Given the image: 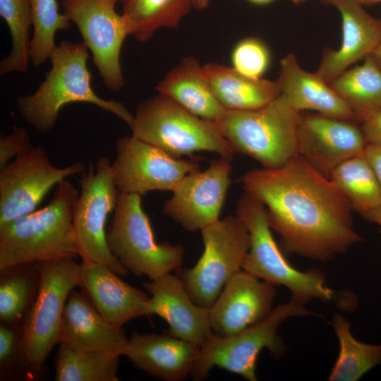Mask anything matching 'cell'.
Segmentation results:
<instances>
[{
    "label": "cell",
    "mask_w": 381,
    "mask_h": 381,
    "mask_svg": "<svg viewBox=\"0 0 381 381\" xmlns=\"http://www.w3.org/2000/svg\"><path fill=\"white\" fill-rule=\"evenodd\" d=\"M32 147L27 130L15 126L8 135L0 139V169L6 166L11 159Z\"/></svg>",
    "instance_id": "cell-36"
},
{
    "label": "cell",
    "mask_w": 381,
    "mask_h": 381,
    "mask_svg": "<svg viewBox=\"0 0 381 381\" xmlns=\"http://www.w3.org/2000/svg\"><path fill=\"white\" fill-rule=\"evenodd\" d=\"M378 66L381 68V43L371 54Z\"/></svg>",
    "instance_id": "cell-40"
},
{
    "label": "cell",
    "mask_w": 381,
    "mask_h": 381,
    "mask_svg": "<svg viewBox=\"0 0 381 381\" xmlns=\"http://www.w3.org/2000/svg\"><path fill=\"white\" fill-rule=\"evenodd\" d=\"M85 171V164L80 162L54 166L42 147L18 155L1 169L0 226L35 211L53 186Z\"/></svg>",
    "instance_id": "cell-13"
},
{
    "label": "cell",
    "mask_w": 381,
    "mask_h": 381,
    "mask_svg": "<svg viewBox=\"0 0 381 381\" xmlns=\"http://www.w3.org/2000/svg\"><path fill=\"white\" fill-rule=\"evenodd\" d=\"M143 286L150 294V315H157L167 322L169 334L200 347L214 334L210 309L192 300L177 274L169 273Z\"/></svg>",
    "instance_id": "cell-18"
},
{
    "label": "cell",
    "mask_w": 381,
    "mask_h": 381,
    "mask_svg": "<svg viewBox=\"0 0 381 381\" xmlns=\"http://www.w3.org/2000/svg\"><path fill=\"white\" fill-rule=\"evenodd\" d=\"M332 325L340 351L328 380L356 381L369 370L381 364V344L356 340L351 334L350 322L339 314L334 315Z\"/></svg>",
    "instance_id": "cell-29"
},
{
    "label": "cell",
    "mask_w": 381,
    "mask_h": 381,
    "mask_svg": "<svg viewBox=\"0 0 381 381\" xmlns=\"http://www.w3.org/2000/svg\"><path fill=\"white\" fill-rule=\"evenodd\" d=\"M194 7V0H126L122 15L139 42L150 40L161 28H176Z\"/></svg>",
    "instance_id": "cell-27"
},
{
    "label": "cell",
    "mask_w": 381,
    "mask_h": 381,
    "mask_svg": "<svg viewBox=\"0 0 381 381\" xmlns=\"http://www.w3.org/2000/svg\"><path fill=\"white\" fill-rule=\"evenodd\" d=\"M128 341L123 329L105 320L83 293L71 292L64 310L59 344L75 351H104L121 356Z\"/></svg>",
    "instance_id": "cell-21"
},
{
    "label": "cell",
    "mask_w": 381,
    "mask_h": 381,
    "mask_svg": "<svg viewBox=\"0 0 381 381\" xmlns=\"http://www.w3.org/2000/svg\"><path fill=\"white\" fill-rule=\"evenodd\" d=\"M210 0H194V8L202 10L207 7Z\"/></svg>",
    "instance_id": "cell-41"
},
{
    "label": "cell",
    "mask_w": 381,
    "mask_h": 381,
    "mask_svg": "<svg viewBox=\"0 0 381 381\" xmlns=\"http://www.w3.org/2000/svg\"><path fill=\"white\" fill-rule=\"evenodd\" d=\"M117 0H63L64 13L78 28L103 83L111 90L124 85L121 48L130 35L126 21L115 10Z\"/></svg>",
    "instance_id": "cell-12"
},
{
    "label": "cell",
    "mask_w": 381,
    "mask_h": 381,
    "mask_svg": "<svg viewBox=\"0 0 381 381\" xmlns=\"http://www.w3.org/2000/svg\"><path fill=\"white\" fill-rule=\"evenodd\" d=\"M239 181L265 206L288 254L327 261L362 240L349 201L298 155L279 168L249 171Z\"/></svg>",
    "instance_id": "cell-1"
},
{
    "label": "cell",
    "mask_w": 381,
    "mask_h": 381,
    "mask_svg": "<svg viewBox=\"0 0 381 381\" xmlns=\"http://www.w3.org/2000/svg\"><path fill=\"white\" fill-rule=\"evenodd\" d=\"M79 191L61 181L42 209L0 226V270L78 255L73 226Z\"/></svg>",
    "instance_id": "cell-3"
},
{
    "label": "cell",
    "mask_w": 381,
    "mask_h": 381,
    "mask_svg": "<svg viewBox=\"0 0 381 381\" xmlns=\"http://www.w3.org/2000/svg\"><path fill=\"white\" fill-rule=\"evenodd\" d=\"M306 1V0H291V1L294 2V4H301Z\"/></svg>",
    "instance_id": "cell-44"
},
{
    "label": "cell",
    "mask_w": 381,
    "mask_h": 381,
    "mask_svg": "<svg viewBox=\"0 0 381 381\" xmlns=\"http://www.w3.org/2000/svg\"><path fill=\"white\" fill-rule=\"evenodd\" d=\"M299 114L279 95L259 109L226 110L216 123L234 152L276 169L297 155Z\"/></svg>",
    "instance_id": "cell-5"
},
{
    "label": "cell",
    "mask_w": 381,
    "mask_h": 381,
    "mask_svg": "<svg viewBox=\"0 0 381 381\" xmlns=\"http://www.w3.org/2000/svg\"><path fill=\"white\" fill-rule=\"evenodd\" d=\"M117 1H121L123 3V2L126 1V0H117Z\"/></svg>",
    "instance_id": "cell-45"
},
{
    "label": "cell",
    "mask_w": 381,
    "mask_h": 381,
    "mask_svg": "<svg viewBox=\"0 0 381 381\" xmlns=\"http://www.w3.org/2000/svg\"><path fill=\"white\" fill-rule=\"evenodd\" d=\"M75 258L37 262L40 284L22 326L23 345L29 377L39 374L52 349L60 343L68 297L79 286L80 264Z\"/></svg>",
    "instance_id": "cell-8"
},
{
    "label": "cell",
    "mask_w": 381,
    "mask_h": 381,
    "mask_svg": "<svg viewBox=\"0 0 381 381\" xmlns=\"http://www.w3.org/2000/svg\"><path fill=\"white\" fill-rule=\"evenodd\" d=\"M366 146L362 129L353 121L300 112L297 155L326 178L345 160L363 153Z\"/></svg>",
    "instance_id": "cell-16"
},
{
    "label": "cell",
    "mask_w": 381,
    "mask_h": 381,
    "mask_svg": "<svg viewBox=\"0 0 381 381\" xmlns=\"http://www.w3.org/2000/svg\"><path fill=\"white\" fill-rule=\"evenodd\" d=\"M277 82L279 95L296 111L311 110L327 116L355 121L347 102L316 72L303 70L294 54L281 59Z\"/></svg>",
    "instance_id": "cell-23"
},
{
    "label": "cell",
    "mask_w": 381,
    "mask_h": 381,
    "mask_svg": "<svg viewBox=\"0 0 381 381\" xmlns=\"http://www.w3.org/2000/svg\"><path fill=\"white\" fill-rule=\"evenodd\" d=\"M329 179L361 214L381 206V190L364 152L341 163Z\"/></svg>",
    "instance_id": "cell-28"
},
{
    "label": "cell",
    "mask_w": 381,
    "mask_h": 381,
    "mask_svg": "<svg viewBox=\"0 0 381 381\" xmlns=\"http://www.w3.org/2000/svg\"><path fill=\"white\" fill-rule=\"evenodd\" d=\"M368 221L377 224L380 228L381 233V206L361 214Z\"/></svg>",
    "instance_id": "cell-39"
},
{
    "label": "cell",
    "mask_w": 381,
    "mask_h": 381,
    "mask_svg": "<svg viewBox=\"0 0 381 381\" xmlns=\"http://www.w3.org/2000/svg\"><path fill=\"white\" fill-rule=\"evenodd\" d=\"M155 90L207 120L216 122L226 111L216 98L203 66L193 56L183 58L173 67Z\"/></svg>",
    "instance_id": "cell-24"
},
{
    "label": "cell",
    "mask_w": 381,
    "mask_h": 381,
    "mask_svg": "<svg viewBox=\"0 0 381 381\" xmlns=\"http://www.w3.org/2000/svg\"><path fill=\"white\" fill-rule=\"evenodd\" d=\"M357 1L358 3L363 4H372L377 2H380L381 0H354Z\"/></svg>",
    "instance_id": "cell-43"
},
{
    "label": "cell",
    "mask_w": 381,
    "mask_h": 381,
    "mask_svg": "<svg viewBox=\"0 0 381 381\" xmlns=\"http://www.w3.org/2000/svg\"><path fill=\"white\" fill-rule=\"evenodd\" d=\"M0 320L23 323L37 293L40 272L36 263L0 270Z\"/></svg>",
    "instance_id": "cell-30"
},
{
    "label": "cell",
    "mask_w": 381,
    "mask_h": 381,
    "mask_svg": "<svg viewBox=\"0 0 381 381\" xmlns=\"http://www.w3.org/2000/svg\"><path fill=\"white\" fill-rule=\"evenodd\" d=\"M200 346L169 334L132 332L123 356L138 369L166 381L191 375Z\"/></svg>",
    "instance_id": "cell-22"
},
{
    "label": "cell",
    "mask_w": 381,
    "mask_h": 381,
    "mask_svg": "<svg viewBox=\"0 0 381 381\" xmlns=\"http://www.w3.org/2000/svg\"><path fill=\"white\" fill-rule=\"evenodd\" d=\"M275 296L274 285L240 270L209 308L213 334L228 337L262 320L272 310Z\"/></svg>",
    "instance_id": "cell-17"
},
{
    "label": "cell",
    "mask_w": 381,
    "mask_h": 381,
    "mask_svg": "<svg viewBox=\"0 0 381 381\" xmlns=\"http://www.w3.org/2000/svg\"><path fill=\"white\" fill-rule=\"evenodd\" d=\"M232 67L240 73L255 79L262 78L271 61L267 46L256 37H246L234 46L231 55Z\"/></svg>",
    "instance_id": "cell-35"
},
{
    "label": "cell",
    "mask_w": 381,
    "mask_h": 381,
    "mask_svg": "<svg viewBox=\"0 0 381 381\" xmlns=\"http://www.w3.org/2000/svg\"><path fill=\"white\" fill-rule=\"evenodd\" d=\"M23 323L0 324V375L1 380L30 378L25 356Z\"/></svg>",
    "instance_id": "cell-34"
},
{
    "label": "cell",
    "mask_w": 381,
    "mask_h": 381,
    "mask_svg": "<svg viewBox=\"0 0 381 381\" xmlns=\"http://www.w3.org/2000/svg\"><path fill=\"white\" fill-rule=\"evenodd\" d=\"M364 154L375 172L381 190V145H367Z\"/></svg>",
    "instance_id": "cell-38"
},
{
    "label": "cell",
    "mask_w": 381,
    "mask_h": 381,
    "mask_svg": "<svg viewBox=\"0 0 381 381\" xmlns=\"http://www.w3.org/2000/svg\"><path fill=\"white\" fill-rule=\"evenodd\" d=\"M33 34L30 42V62L35 67L49 59L56 47L55 35L58 30H68L70 20L59 11L56 0H30Z\"/></svg>",
    "instance_id": "cell-33"
},
{
    "label": "cell",
    "mask_w": 381,
    "mask_h": 381,
    "mask_svg": "<svg viewBox=\"0 0 381 381\" xmlns=\"http://www.w3.org/2000/svg\"><path fill=\"white\" fill-rule=\"evenodd\" d=\"M79 286L101 315L115 327L137 317L151 315L150 296L123 281L109 267L82 260Z\"/></svg>",
    "instance_id": "cell-19"
},
{
    "label": "cell",
    "mask_w": 381,
    "mask_h": 381,
    "mask_svg": "<svg viewBox=\"0 0 381 381\" xmlns=\"http://www.w3.org/2000/svg\"><path fill=\"white\" fill-rule=\"evenodd\" d=\"M87 49L83 42L61 41L49 58L52 67L44 81L35 92L16 99L18 113L39 132L52 131L62 107L73 102L94 104L132 125L133 115L122 103L104 99L93 90Z\"/></svg>",
    "instance_id": "cell-2"
},
{
    "label": "cell",
    "mask_w": 381,
    "mask_h": 381,
    "mask_svg": "<svg viewBox=\"0 0 381 381\" xmlns=\"http://www.w3.org/2000/svg\"><path fill=\"white\" fill-rule=\"evenodd\" d=\"M329 83L350 106L355 121L362 123L381 108V68L371 55Z\"/></svg>",
    "instance_id": "cell-26"
},
{
    "label": "cell",
    "mask_w": 381,
    "mask_h": 381,
    "mask_svg": "<svg viewBox=\"0 0 381 381\" xmlns=\"http://www.w3.org/2000/svg\"><path fill=\"white\" fill-rule=\"evenodd\" d=\"M203 68L216 98L226 110L259 109L279 96L277 80L252 78L217 63L205 64Z\"/></svg>",
    "instance_id": "cell-25"
},
{
    "label": "cell",
    "mask_w": 381,
    "mask_h": 381,
    "mask_svg": "<svg viewBox=\"0 0 381 381\" xmlns=\"http://www.w3.org/2000/svg\"><path fill=\"white\" fill-rule=\"evenodd\" d=\"M230 159L220 157L205 171L186 175L164 203L162 213L188 231H201L219 220L230 186Z\"/></svg>",
    "instance_id": "cell-15"
},
{
    "label": "cell",
    "mask_w": 381,
    "mask_h": 381,
    "mask_svg": "<svg viewBox=\"0 0 381 381\" xmlns=\"http://www.w3.org/2000/svg\"><path fill=\"white\" fill-rule=\"evenodd\" d=\"M248 1L250 2L251 4L262 6V5L270 4L274 0H248Z\"/></svg>",
    "instance_id": "cell-42"
},
{
    "label": "cell",
    "mask_w": 381,
    "mask_h": 381,
    "mask_svg": "<svg viewBox=\"0 0 381 381\" xmlns=\"http://www.w3.org/2000/svg\"><path fill=\"white\" fill-rule=\"evenodd\" d=\"M361 128L367 145H381V108L363 121Z\"/></svg>",
    "instance_id": "cell-37"
},
{
    "label": "cell",
    "mask_w": 381,
    "mask_h": 381,
    "mask_svg": "<svg viewBox=\"0 0 381 381\" xmlns=\"http://www.w3.org/2000/svg\"><path fill=\"white\" fill-rule=\"evenodd\" d=\"M204 251L191 268L179 270L192 300L210 308L229 279L241 270L250 235L236 216H228L200 231Z\"/></svg>",
    "instance_id": "cell-10"
},
{
    "label": "cell",
    "mask_w": 381,
    "mask_h": 381,
    "mask_svg": "<svg viewBox=\"0 0 381 381\" xmlns=\"http://www.w3.org/2000/svg\"><path fill=\"white\" fill-rule=\"evenodd\" d=\"M116 151L111 171L120 193L142 196L153 190L173 191L186 175L200 169L195 159L172 157L133 135L119 138Z\"/></svg>",
    "instance_id": "cell-14"
},
{
    "label": "cell",
    "mask_w": 381,
    "mask_h": 381,
    "mask_svg": "<svg viewBox=\"0 0 381 381\" xmlns=\"http://www.w3.org/2000/svg\"><path fill=\"white\" fill-rule=\"evenodd\" d=\"M55 358L56 381H117L120 355L79 352L59 344Z\"/></svg>",
    "instance_id": "cell-31"
},
{
    "label": "cell",
    "mask_w": 381,
    "mask_h": 381,
    "mask_svg": "<svg viewBox=\"0 0 381 381\" xmlns=\"http://www.w3.org/2000/svg\"><path fill=\"white\" fill-rule=\"evenodd\" d=\"M304 303L291 298L272 309L262 320L228 337L213 334L202 346L193 368L195 380L207 378L214 367L256 381L255 364L265 349L278 358L285 351L283 339L278 334L279 325L287 318L314 315Z\"/></svg>",
    "instance_id": "cell-7"
},
{
    "label": "cell",
    "mask_w": 381,
    "mask_h": 381,
    "mask_svg": "<svg viewBox=\"0 0 381 381\" xmlns=\"http://www.w3.org/2000/svg\"><path fill=\"white\" fill-rule=\"evenodd\" d=\"M130 128L133 136L176 158L207 151L231 160L234 154L216 122L192 114L160 93L138 104Z\"/></svg>",
    "instance_id": "cell-4"
},
{
    "label": "cell",
    "mask_w": 381,
    "mask_h": 381,
    "mask_svg": "<svg viewBox=\"0 0 381 381\" xmlns=\"http://www.w3.org/2000/svg\"><path fill=\"white\" fill-rule=\"evenodd\" d=\"M83 173L73 215L78 255L82 260L106 265L125 277L129 272L111 253L105 231L108 215L114 211L119 194L111 163L107 157H99Z\"/></svg>",
    "instance_id": "cell-11"
},
{
    "label": "cell",
    "mask_w": 381,
    "mask_h": 381,
    "mask_svg": "<svg viewBox=\"0 0 381 381\" xmlns=\"http://www.w3.org/2000/svg\"><path fill=\"white\" fill-rule=\"evenodd\" d=\"M341 18L342 39L337 50L326 49L316 73L327 83L351 64L371 55L381 43V19L373 17L354 0H325Z\"/></svg>",
    "instance_id": "cell-20"
},
{
    "label": "cell",
    "mask_w": 381,
    "mask_h": 381,
    "mask_svg": "<svg viewBox=\"0 0 381 381\" xmlns=\"http://www.w3.org/2000/svg\"><path fill=\"white\" fill-rule=\"evenodd\" d=\"M236 216L250 235V248L241 269L273 285L289 289L292 297L306 304L312 299L332 300L334 291L325 284L321 271L302 272L295 269L284 257L273 238L265 206L248 194L238 199Z\"/></svg>",
    "instance_id": "cell-6"
},
{
    "label": "cell",
    "mask_w": 381,
    "mask_h": 381,
    "mask_svg": "<svg viewBox=\"0 0 381 381\" xmlns=\"http://www.w3.org/2000/svg\"><path fill=\"white\" fill-rule=\"evenodd\" d=\"M0 16L11 36V49L0 62V74L26 73L30 62V28L32 25L30 0H0Z\"/></svg>",
    "instance_id": "cell-32"
},
{
    "label": "cell",
    "mask_w": 381,
    "mask_h": 381,
    "mask_svg": "<svg viewBox=\"0 0 381 381\" xmlns=\"http://www.w3.org/2000/svg\"><path fill=\"white\" fill-rule=\"evenodd\" d=\"M107 240L112 255L138 277L156 279L183 263V246L156 241L139 195L119 192Z\"/></svg>",
    "instance_id": "cell-9"
}]
</instances>
